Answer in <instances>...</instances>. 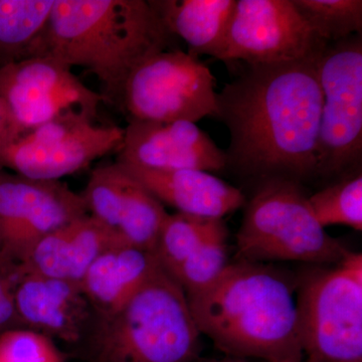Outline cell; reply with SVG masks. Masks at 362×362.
I'll return each instance as SVG.
<instances>
[{
    "label": "cell",
    "mask_w": 362,
    "mask_h": 362,
    "mask_svg": "<svg viewBox=\"0 0 362 362\" xmlns=\"http://www.w3.org/2000/svg\"><path fill=\"white\" fill-rule=\"evenodd\" d=\"M319 58L244 64L237 77L216 92L214 118L230 133L226 168L259 182L317 180L322 109Z\"/></svg>",
    "instance_id": "obj_1"
},
{
    "label": "cell",
    "mask_w": 362,
    "mask_h": 362,
    "mask_svg": "<svg viewBox=\"0 0 362 362\" xmlns=\"http://www.w3.org/2000/svg\"><path fill=\"white\" fill-rule=\"evenodd\" d=\"M185 296L199 332L226 356L304 361L294 287L274 267L230 262L214 283Z\"/></svg>",
    "instance_id": "obj_2"
},
{
    "label": "cell",
    "mask_w": 362,
    "mask_h": 362,
    "mask_svg": "<svg viewBox=\"0 0 362 362\" xmlns=\"http://www.w3.org/2000/svg\"><path fill=\"white\" fill-rule=\"evenodd\" d=\"M173 37L146 0H54L42 57L85 68L118 105L132 71Z\"/></svg>",
    "instance_id": "obj_3"
},
{
    "label": "cell",
    "mask_w": 362,
    "mask_h": 362,
    "mask_svg": "<svg viewBox=\"0 0 362 362\" xmlns=\"http://www.w3.org/2000/svg\"><path fill=\"white\" fill-rule=\"evenodd\" d=\"M201 337L185 292L160 267L122 308L95 314L83 341L89 362H199Z\"/></svg>",
    "instance_id": "obj_4"
},
{
    "label": "cell",
    "mask_w": 362,
    "mask_h": 362,
    "mask_svg": "<svg viewBox=\"0 0 362 362\" xmlns=\"http://www.w3.org/2000/svg\"><path fill=\"white\" fill-rule=\"evenodd\" d=\"M301 183L262 181L247 202L237 235V259L337 264L349 250L317 221Z\"/></svg>",
    "instance_id": "obj_5"
},
{
    "label": "cell",
    "mask_w": 362,
    "mask_h": 362,
    "mask_svg": "<svg viewBox=\"0 0 362 362\" xmlns=\"http://www.w3.org/2000/svg\"><path fill=\"white\" fill-rule=\"evenodd\" d=\"M296 303L303 362H362L361 252L307 276Z\"/></svg>",
    "instance_id": "obj_6"
},
{
    "label": "cell",
    "mask_w": 362,
    "mask_h": 362,
    "mask_svg": "<svg viewBox=\"0 0 362 362\" xmlns=\"http://www.w3.org/2000/svg\"><path fill=\"white\" fill-rule=\"evenodd\" d=\"M317 71L322 92L317 178L341 180L361 170V35L326 45Z\"/></svg>",
    "instance_id": "obj_7"
},
{
    "label": "cell",
    "mask_w": 362,
    "mask_h": 362,
    "mask_svg": "<svg viewBox=\"0 0 362 362\" xmlns=\"http://www.w3.org/2000/svg\"><path fill=\"white\" fill-rule=\"evenodd\" d=\"M118 106L128 121L197 124L216 117V78L199 57L168 49L149 57L132 71Z\"/></svg>",
    "instance_id": "obj_8"
},
{
    "label": "cell",
    "mask_w": 362,
    "mask_h": 362,
    "mask_svg": "<svg viewBox=\"0 0 362 362\" xmlns=\"http://www.w3.org/2000/svg\"><path fill=\"white\" fill-rule=\"evenodd\" d=\"M94 121L81 112L52 119L0 148V164L32 180H59L74 175L122 145L124 128Z\"/></svg>",
    "instance_id": "obj_9"
},
{
    "label": "cell",
    "mask_w": 362,
    "mask_h": 362,
    "mask_svg": "<svg viewBox=\"0 0 362 362\" xmlns=\"http://www.w3.org/2000/svg\"><path fill=\"white\" fill-rule=\"evenodd\" d=\"M326 45L292 0H237L216 59L246 65L292 63L318 59Z\"/></svg>",
    "instance_id": "obj_10"
},
{
    "label": "cell",
    "mask_w": 362,
    "mask_h": 362,
    "mask_svg": "<svg viewBox=\"0 0 362 362\" xmlns=\"http://www.w3.org/2000/svg\"><path fill=\"white\" fill-rule=\"evenodd\" d=\"M88 214L82 194L61 180L0 173V256L25 263L54 230Z\"/></svg>",
    "instance_id": "obj_11"
},
{
    "label": "cell",
    "mask_w": 362,
    "mask_h": 362,
    "mask_svg": "<svg viewBox=\"0 0 362 362\" xmlns=\"http://www.w3.org/2000/svg\"><path fill=\"white\" fill-rule=\"evenodd\" d=\"M0 97L23 134L69 112L95 119L105 103L103 96L83 84L70 66L52 57L0 68Z\"/></svg>",
    "instance_id": "obj_12"
},
{
    "label": "cell",
    "mask_w": 362,
    "mask_h": 362,
    "mask_svg": "<svg viewBox=\"0 0 362 362\" xmlns=\"http://www.w3.org/2000/svg\"><path fill=\"white\" fill-rule=\"evenodd\" d=\"M82 194L88 214L125 246L154 252L168 213L153 194L120 164L93 169Z\"/></svg>",
    "instance_id": "obj_13"
},
{
    "label": "cell",
    "mask_w": 362,
    "mask_h": 362,
    "mask_svg": "<svg viewBox=\"0 0 362 362\" xmlns=\"http://www.w3.org/2000/svg\"><path fill=\"white\" fill-rule=\"evenodd\" d=\"M152 170L218 173L226 168L225 150L195 123L128 121L117 160Z\"/></svg>",
    "instance_id": "obj_14"
},
{
    "label": "cell",
    "mask_w": 362,
    "mask_h": 362,
    "mask_svg": "<svg viewBox=\"0 0 362 362\" xmlns=\"http://www.w3.org/2000/svg\"><path fill=\"white\" fill-rule=\"evenodd\" d=\"M16 306L21 327L70 344L83 342L95 319L80 284L25 270Z\"/></svg>",
    "instance_id": "obj_15"
},
{
    "label": "cell",
    "mask_w": 362,
    "mask_h": 362,
    "mask_svg": "<svg viewBox=\"0 0 362 362\" xmlns=\"http://www.w3.org/2000/svg\"><path fill=\"white\" fill-rule=\"evenodd\" d=\"M120 165L163 206L168 204L177 213L223 220V216L237 211L246 202V197L239 188L207 171H162Z\"/></svg>",
    "instance_id": "obj_16"
},
{
    "label": "cell",
    "mask_w": 362,
    "mask_h": 362,
    "mask_svg": "<svg viewBox=\"0 0 362 362\" xmlns=\"http://www.w3.org/2000/svg\"><path fill=\"white\" fill-rule=\"evenodd\" d=\"M120 245L106 226L86 214L40 240L21 266L26 272L81 285L95 259Z\"/></svg>",
    "instance_id": "obj_17"
},
{
    "label": "cell",
    "mask_w": 362,
    "mask_h": 362,
    "mask_svg": "<svg viewBox=\"0 0 362 362\" xmlns=\"http://www.w3.org/2000/svg\"><path fill=\"white\" fill-rule=\"evenodd\" d=\"M160 267L154 252L120 245L95 259L81 288L96 315H110L122 308Z\"/></svg>",
    "instance_id": "obj_18"
},
{
    "label": "cell",
    "mask_w": 362,
    "mask_h": 362,
    "mask_svg": "<svg viewBox=\"0 0 362 362\" xmlns=\"http://www.w3.org/2000/svg\"><path fill=\"white\" fill-rule=\"evenodd\" d=\"M237 0H149L166 30L188 45V54L216 59Z\"/></svg>",
    "instance_id": "obj_19"
},
{
    "label": "cell",
    "mask_w": 362,
    "mask_h": 362,
    "mask_svg": "<svg viewBox=\"0 0 362 362\" xmlns=\"http://www.w3.org/2000/svg\"><path fill=\"white\" fill-rule=\"evenodd\" d=\"M54 0H0V68L42 57Z\"/></svg>",
    "instance_id": "obj_20"
},
{
    "label": "cell",
    "mask_w": 362,
    "mask_h": 362,
    "mask_svg": "<svg viewBox=\"0 0 362 362\" xmlns=\"http://www.w3.org/2000/svg\"><path fill=\"white\" fill-rule=\"evenodd\" d=\"M223 221L180 213L168 214L154 251L164 271L173 275L202 240Z\"/></svg>",
    "instance_id": "obj_21"
},
{
    "label": "cell",
    "mask_w": 362,
    "mask_h": 362,
    "mask_svg": "<svg viewBox=\"0 0 362 362\" xmlns=\"http://www.w3.org/2000/svg\"><path fill=\"white\" fill-rule=\"evenodd\" d=\"M312 32L324 44L362 33L361 0H292Z\"/></svg>",
    "instance_id": "obj_22"
},
{
    "label": "cell",
    "mask_w": 362,
    "mask_h": 362,
    "mask_svg": "<svg viewBox=\"0 0 362 362\" xmlns=\"http://www.w3.org/2000/svg\"><path fill=\"white\" fill-rule=\"evenodd\" d=\"M308 201L314 216L322 228L346 226L361 232V170L309 195Z\"/></svg>",
    "instance_id": "obj_23"
},
{
    "label": "cell",
    "mask_w": 362,
    "mask_h": 362,
    "mask_svg": "<svg viewBox=\"0 0 362 362\" xmlns=\"http://www.w3.org/2000/svg\"><path fill=\"white\" fill-rule=\"evenodd\" d=\"M228 228L221 223L171 275L185 295L204 289L216 280L230 262Z\"/></svg>",
    "instance_id": "obj_24"
},
{
    "label": "cell",
    "mask_w": 362,
    "mask_h": 362,
    "mask_svg": "<svg viewBox=\"0 0 362 362\" xmlns=\"http://www.w3.org/2000/svg\"><path fill=\"white\" fill-rule=\"evenodd\" d=\"M66 354L51 338L25 328L0 334V362H66Z\"/></svg>",
    "instance_id": "obj_25"
},
{
    "label": "cell",
    "mask_w": 362,
    "mask_h": 362,
    "mask_svg": "<svg viewBox=\"0 0 362 362\" xmlns=\"http://www.w3.org/2000/svg\"><path fill=\"white\" fill-rule=\"evenodd\" d=\"M23 270L21 264L0 256V334L21 327L16 306V292Z\"/></svg>",
    "instance_id": "obj_26"
},
{
    "label": "cell",
    "mask_w": 362,
    "mask_h": 362,
    "mask_svg": "<svg viewBox=\"0 0 362 362\" xmlns=\"http://www.w3.org/2000/svg\"><path fill=\"white\" fill-rule=\"evenodd\" d=\"M23 135L14 120L11 109L0 97V148L11 144Z\"/></svg>",
    "instance_id": "obj_27"
},
{
    "label": "cell",
    "mask_w": 362,
    "mask_h": 362,
    "mask_svg": "<svg viewBox=\"0 0 362 362\" xmlns=\"http://www.w3.org/2000/svg\"><path fill=\"white\" fill-rule=\"evenodd\" d=\"M230 361H225L221 362H252L251 361H246V359H238V358H232V357H230ZM262 362V361H258Z\"/></svg>",
    "instance_id": "obj_28"
},
{
    "label": "cell",
    "mask_w": 362,
    "mask_h": 362,
    "mask_svg": "<svg viewBox=\"0 0 362 362\" xmlns=\"http://www.w3.org/2000/svg\"><path fill=\"white\" fill-rule=\"evenodd\" d=\"M4 168H2L1 164H0V173H1L2 171H4Z\"/></svg>",
    "instance_id": "obj_29"
}]
</instances>
